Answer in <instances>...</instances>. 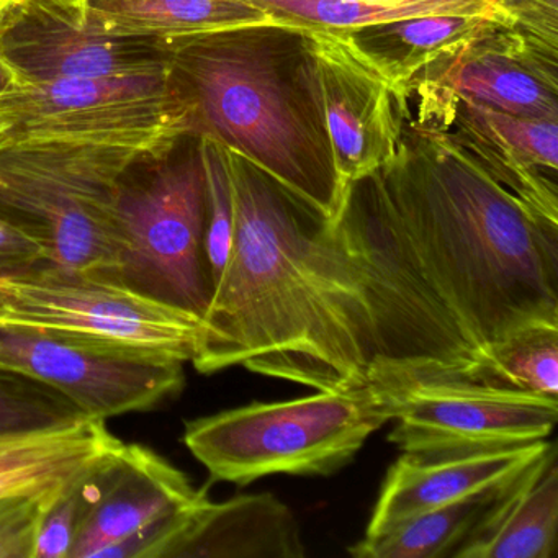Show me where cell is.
<instances>
[{
    "instance_id": "6da1fadb",
    "label": "cell",
    "mask_w": 558,
    "mask_h": 558,
    "mask_svg": "<svg viewBox=\"0 0 558 558\" xmlns=\"http://www.w3.org/2000/svg\"><path fill=\"white\" fill-rule=\"evenodd\" d=\"M225 153L233 241L192 364L201 374L244 367L322 391L374 384V316L344 238L266 172Z\"/></svg>"
},
{
    "instance_id": "7a4b0ae2",
    "label": "cell",
    "mask_w": 558,
    "mask_h": 558,
    "mask_svg": "<svg viewBox=\"0 0 558 558\" xmlns=\"http://www.w3.org/2000/svg\"><path fill=\"white\" fill-rule=\"evenodd\" d=\"M400 117L397 151L371 174L480 355L525 326L558 325V223L401 100Z\"/></svg>"
},
{
    "instance_id": "3957f363",
    "label": "cell",
    "mask_w": 558,
    "mask_h": 558,
    "mask_svg": "<svg viewBox=\"0 0 558 558\" xmlns=\"http://www.w3.org/2000/svg\"><path fill=\"white\" fill-rule=\"evenodd\" d=\"M166 45L195 138L236 153L336 223L348 187L332 155L312 28L270 21Z\"/></svg>"
},
{
    "instance_id": "277c9868",
    "label": "cell",
    "mask_w": 558,
    "mask_h": 558,
    "mask_svg": "<svg viewBox=\"0 0 558 558\" xmlns=\"http://www.w3.org/2000/svg\"><path fill=\"white\" fill-rule=\"evenodd\" d=\"M354 254L374 316V387L398 391L429 380H469L480 352L424 276L374 175L351 182L336 220Z\"/></svg>"
},
{
    "instance_id": "5b68a950",
    "label": "cell",
    "mask_w": 558,
    "mask_h": 558,
    "mask_svg": "<svg viewBox=\"0 0 558 558\" xmlns=\"http://www.w3.org/2000/svg\"><path fill=\"white\" fill-rule=\"evenodd\" d=\"M393 421L390 391H351L246 404L185 424L184 444L217 482L246 486L269 475L329 476Z\"/></svg>"
},
{
    "instance_id": "8992f818",
    "label": "cell",
    "mask_w": 558,
    "mask_h": 558,
    "mask_svg": "<svg viewBox=\"0 0 558 558\" xmlns=\"http://www.w3.org/2000/svg\"><path fill=\"white\" fill-rule=\"evenodd\" d=\"M205 227L207 178L198 138L140 159L120 181L109 279L202 319L211 299Z\"/></svg>"
},
{
    "instance_id": "52a82bcc",
    "label": "cell",
    "mask_w": 558,
    "mask_h": 558,
    "mask_svg": "<svg viewBox=\"0 0 558 558\" xmlns=\"http://www.w3.org/2000/svg\"><path fill=\"white\" fill-rule=\"evenodd\" d=\"M140 159L73 143L5 146L0 220L37 243L45 266L109 277L120 181Z\"/></svg>"
},
{
    "instance_id": "ba28073f",
    "label": "cell",
    "mask_w": 558,
    "mask_h": 558,
    "mask_svg": "<svg viewBox=\"0 0 558 558\" xmlns=\"http://www.w3.org/2000/svg\"><path fill=\"white\" fill-rule=\"evenodd\" d=\"M9 146L73 143L158 158L195 138L191 99L171 68L130 76L17 84L0 99Z\"/></svg>"
},
{
    "instance_id": "9c48e42d",
    "label": "cell",
    "mask_w": 558,
    "mask_h": 558,
    "mask_svg": "<svg viewBox=\"0 0 558 558\" xmlns=\"http://www.w3.org/2000/svg\"><path fill=\"white\" fill-rule=\"evenodd\" d=\"M201 319L100 274L38 266L0 276V326L136 357L192 362Z\"/></svg>"
},
{
    "instance_id": "30bf717a",
    "label": "cell",
    "mask_w": 558,
    "mask_h": 558,
    "mask_svg": "<svg viewBox=\"0 0 558 558\" xmlns=\"http://www.w3.org/2000/svg\"><path fill=\"white\" fill-rule=\"evenodd\" d=\"M388 440L423 457L493 452L547 440L558 400L499 390L465 378L429 380L390 391Z\"/></svg>"
},
{
    "instance_id": "8fae6325",
    "label": "cell",
    "mask_w": 558,
    "mask_h": 558,
    "mask_svg": "<svg viewBox=\"0 0 558 558\" xmlns=\"http://www.w3.org/2000/svg\"><path fill=\"white\" fill-rule=\"evenodd\" d=\"M0 58L19 84L130 76L168 70V45L87 27L83 5L17 0L0 22Z\"/></svg>"
},
{
    "instance_id": "7c38bea8",
    "label": "cell",
    "mask_w": 558,
    "mask_h": 558,
    "mask_svg": "<svg viewBox=\"0 0 558 558\" xmlns=\"http://www.w3.org/2000/svg\"><path fill=\"white\" fill-rule=\"evenodd\" d=\"M0 367L66 395L84 416L110 420L151 410L184 385V364L136 357L0 326Z\"/></svg>"
},
{
    "instance_id": "4fadbf2b",
    "label": "cell",
    "mask_w": 558,
    "mask_h": 558,
    "mask_svg": "<svg viewBox=\"0 0 558 558\" xmlns=\"http://www.w3.org/2000/svg\"><path fill=\"white\" fill-rule=\"evenodd\" d=\"M410 84L511 116L558 122V47L509 25H495L424 68Z\"/></svg>"
},
{
    "instance_id": "5bb4252c",
    "label": "cell",
    "mask_w": 558,
    "mask_h": 558,
    "mask_svg": "<svg viewBox=\"0 0 558 558\" xmlns=\"http://www.w3.org/2000/svg\"><path fill=\"white\" fill-rule=\"evenodd\" d=\"M313 35L332 155L349 187L397 151L400 102L390 83L344 38L328 31Z\"/></svg>"
},
{
    "instance_id": "9a60e30c",
    "label": "cell",
    "mask_w": 558,
    "mask_h": 558,
    "mask_svg": "<svg viewBox=\"0 0 558 558\" xmlns=\"http://www.w3.org/2000/svg\"><path fill=\"white\" fill-rule=\"evenodd\" d=\"M205 493L155 450L123 444L97 469L96 489L70 558H100L142 529L194 505Z\"/></svg>"
},
{
    "instance_id": "2e32d148",
    "label": "cell",
    "mask_w": 558,
    "mask_h": 558,
    "mask_svg": "<svg viewBox=\"0 0 558 558\" xmlns=\"http://www.w3.org/2000/svg\"><path fill=\"white\" fill-rule=\"evenodd\" d=\"M548 446L550 442L541 440L466 456L401 453L381 483L362 541H377L423 512L502 485L527 469Z\"/></svg>"
},
{
    "instance_id": "e0dca14e",
    "label": "cell",
    "mask_w": 558,
    "mask_h": 558,
    "mask_svg": "<svg viewBox=\"0 0 558 558\" xmlns=\"http://www.w3.org/2000/svg\"><path fill=\"white\" fill-rule=\"evenodd\" d=\"M302 529L272 493L214 502L207 493L179 519L165 558H303Z\"/></svg>"
},
{
    "instance_id": "ac0fdd59",
    "label": "cell",
    "mask_w": 558,
    "mask_h": 558,
    "mask_svg": "<svg viewBox=\"0 0 558 558\" xmlns=\"http://www.w3.org/2000/svg\"><path fill=\"white\" fill-rule=\"evenodd\" d=\"M123 446L106 421L84 417L50 429L0 433V499H54Z\"/></svg>"
},
{
    "instance_id": "d6986e66",
    "label": "cell",
    "mask_w": 558,
    "mask_h": 558,
    "mask_svg": "<svg viewBox=\"0 0 558 558\" xmlns=\"http://www.w3.org/2000/svg\"><path fill=\"white\" fill-rule=\"evenodd\" d=\"M558 537L557 447L509 480L456 558H551Z\"/></svg>"
},
{
    "instance_id": "ffe728a7",
    "label": "cell",
    "mask_w": 558,
    "mask_h": 558,
    "mask_svg": "<svg viewBox=\"0 0 558 558\" xmlns=\"http://www.w3.org/2000/svg\"><path fill=\"white\" fill-rule=\"evenodd\" d=\"M499 24L502 22L480 15H427L335 34L344 38L398 93L424 68L456 53Z\"/></svg>"
},
{
    "instance_id": "44dd1931",
    "label": "cell",
    "mask_w": 558,
    "mask_h": 558,
    "mask_svg": "<svg viewBox=\"0 0 558 558\" xmlns=\"http://www.w3.org/2000/svg\"><path fill=\"white\" fill-rule=\"evenodd\" d=\"M87 27L112 37L174 40L277 21L250 0H83Z\"/></svg>"
},
{
    "instance_id": "7402d4cb",
    "label": "cell",
    "mask_w": 558,
    "mask_h": 558,
    "mask_svg": "<svg viewBox=\"0 0 558 558\" xmlns=\"http://www.w3.org/2000/svg\"><path fill=\"white\" fill-rule=\"evenodd\" d=\"M277 21L313 31L339 32L427 15H480L509 25L499 0H414L410 4L377 5L362 0H250Z\"/></svg>"
},
{
    "instance_id": "603a6c76",
    "label": "cell",
    "mask_w": 558,
    "mask_h": 558,
    "mask_svg": "<svg viewBox=\"0 0 558 558\" xmlns=\"http://www.w3.org/2000/svg\"><path fill=\"white\" fill-rule=\"evenodd\" d=\"M506 483L423 512L377 541H359L348 551L357 558H456L488 515Z\"/></svg>"
},
{
    "instance_id": "cb8c5ba5",
    "label": "cell",
    "mask_w": 558,
    "mask_h": 558,
    "mask_svg": "<svg viewBox=\"0 0 558 558\" xmlns=\"http://www.w3.org/2000/svg\"><path fill=\"white\" fill-rule=\"evenodd\" d=\"M469 380L558 400V325L525 326L483 352Z\"/></svg>"
},
{
    "instance_id": "d4e9b609",
    "label": "cell",
    "mask_w": 558,
    "mask_h": 558,
    "mask_svg": "<svg viewBox=\"0 0 558 558\" xmlns=\"http://www.w3.org/2000/svg\"><path fill=\"white\" fill-rule=\"evenodd\" d=\"M84 417L83 411L57 388L0 367V433L50 429Z\"/></svg>"
},
{
    "instance_id": "484cf974",
    "label": "cell",
    "mask_w": 558,
    "mask_h": 558,
    "mask_svg": "<svg viewBox=\"0 0 558 558\" xmlns=\"http://www.w3.org/2000/svg\"><path fill=\"white\" fill-rule=\"evenodd\" d=\"M205 178H207V227L205 257L210 274L211 292L227 266L233 241L234 204L230 171L223 146L210 138H198Z\"/></svg>"
},
{
    "instance_id": "4316f807",
    "label": "cell",
    "mask_w": 558,
    "mask_h": 558,
    "mask_svg": "<svg viewBox=\"0 0 558 558\" xmlns=\"http://www.w3.org/2000/svg\"><path fill=\"white\" fill-rule=\"evenodd\" d=\"M97 469L66 486L53 505L45 509L34 558H70L77 529L96 489Z\"/></svg>"
},
{
    "instance_id": "83f0119b",
    "label": "cell",
    "mask_w": 558,
    "mask_h": 558,
    "mask_svg": "<svg viewBox=\"0 0 558 558\" xmlns=\"http://www.w3.org/2000/svg\"><path fill=\"white\" fill-rule=\"evenodd\" d=\"M51 499L11 496L0 499V558H34L41 515Z\"/></svg>"
},
{
    "instance_id": "f1b7e54d",
    "label": "cell",
    "mask_w": 558,
    "mask_h": 558,
    "mask_svg": "<svg viewBox=\"0 0 558 558\" xmlns=\"http://www.w3.org/2000/svg\"><path fill=\"white\" fill-rule=\"evenodd\" d=\"M509 27L558 47V0H499Z\"/></svg>"
},
{
    "instance_id": "f546056e",
    "label": "cell",
    "mask_w": 558,
    "mask_h": 558,
    "mask_svg": "<svg viewBox=\"0 0 558 558\" xmlns=\"http://www.w3.org/2000/svg\"><path fill=\"white\" fill-rule=\"evenodd\" d=\"M45 266L40 247L17 228L0 220V276Z\"/></svg>"
},
{
    "instance_id": "4dcf8cb0",
    "label": "cell",
    "mask_w": 558,
    "mask_h": 558,
    "mask_svg": "<svg viewBox=\"0 0 558 558\" xmlns=\"http://www.w3.org/2000/svg\"><path fill=\"white\" fill-rule=\"evenodd\" d=\"M17 77L12 73L11 68H9V64L0 58V99H2V97H4L12 87L17 86Z\"/></svg>"
},
{
    "instance_id": "1f68e13d",
    "label": "cell",
    "mask_w": 558,
    "mask_h": 558,
    "mask_svg": "<svg viewBox=\"0 0 558 558\" xmlns=\"http://www.w3.org/2000/svg\"><path fill=\"white\" fill-rule=\"evenodd\" d=\"M362 2H367V4L377 5H401L410 4V2H414V0H362Z\"/></svg>"
},
{
    "instance_id": "d6a6232c",
    "label": "cell",
    "mask_w": 558,
    "mask_h": 558,
    "mask_svg": "<svg viewBox=\"0 0 558 558\" xmlns=\"http://www.w3.org/2000/svg\"><path fill=\"white\" fill-rule=\"evenodd\" d=\"M17 0H0V22H2V19L5 17V14H8L9 9L12 8V5L15 4Z\"/></svg>"
},
{
    "instance_id": "836d02e7",
    "label": "cell",
    "mask_w": 558,
    "mask_h": 558,
    "mask_svg": "<svg viewBox=\"0 0 558 558\" xmlns=\"http://www.w3.org/2000/svg\"><path fill=\"white\" fill-rule=\"evenodd\" d=\"M64 2H73V4H83V0H64Z\"/></svg>"
}]
</instances>
